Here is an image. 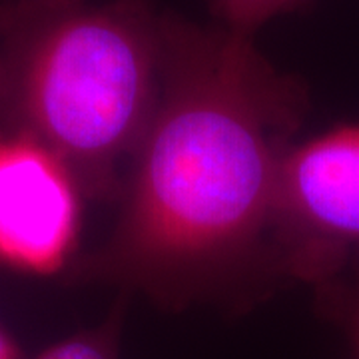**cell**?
<instances>
[{"mask_svg": "<svg viewBox=\"0 0 359 359\" xmlns=\"http://www.w3.org/2000/svg\"><path fill=\"white\" fill-rule=\"evenodd\" d=\"M80 228V188L39 142L0 136V262L54 273L70 257Z\"/></svg>", "mask_w": 359, "mask_h": 359, "instance_id": "277c9868", "label": "cell"}, {"mask_svg": "<svg viewBox=\"0 0 359 359\" xmlns=\"http://www.w3.org/2000/svg\"><path fill=\"white\" fill-rule=\"evenodd\" d=\"M273 233L292 271L332 276L359 256V124L292 146L283 158Z\"/></svg>", "mask_w": 359, "mask_h": 359, "instance_id": "3957f363", "label": "cell"}, {"mask_svg": "<svg viewBox=\"0 0 359 359\" xmlns=\"http://www.w3.org/2000/svg\"><path fill=\"white\" fill-rule=\"evenodd\" d=\"M120 323L122 318L118 309L100 327L65 339L40 353L36 359H118Z\"/></svg>", "mask_w": 359, "mask_h": 359, "instance_id": "8992f818", "label": "cell"}, {"mask_svg": "<svg viewBox=\"0 0 359 359\" xmlns=\"http://www.w3.org/2000/svg\"><path fill=\"white\" fill-rule=\"evenodd\" d=\"M0 114L50 150L80 192L120 186L162 84V16L152 0H18L2 16Z\"/></svg>", "mask_w": 359, "mask_h": 359, "instance_id": "7a4b0ae2", "label": "cell"}, {"mask_svg": "<svg viewBox=\"0 0 359 359\" xmlns=\"http://www.w3.org/2000/svg\"><path fill=\"white\" fill-rule=\"evenodd\" d=\"M308 0H208V6L219 26L254 36L269 20L294 13Z\"/></svg>", "mask_w": 359, "mask_h": 359, "instance_id": "5b68a950", "label": "cell"}, {"mask_svg": "<svg viewBox=\"0 0 359 359\" xmlns=\"http://www.w3.org/2000/svg\"><path fill=\"white\" fill-rule=\"evenodd\" d=\"M0 359H14V347L6 339V335L0 332Z\"/></svg>", "mask_w": 359, "mask_h": 359, "instance_id": "ba28073f", "label": "cell"}, {"mask_svg": "<svg viewBox=\"0 0 359 359\" xmlns=\"http://www.w3.org/2000/svg\"><path fill=\"white\" fill-rule=\"evenodd\" d=\"M308 106L254 36L162 16V84L92 273L162 297L238 268L273 231L282 162Z\"/></svg>", "mask_w": 359, "mask_h": 359, "instance_id": "6da1fadb", "label": "cell"}, {"mask_svg": "<svg viewBox=\"0 0 359 359\" xmlns=\"http://www.w3.org/2000/svg\"><path fill=\"white\" fill-rule=\"evenodd\" d=\"M351 335H353V346H355L359 359V295L358 302H355V308H353V316H351Z\"/></svg>", "mask_w": 359, "mask_h": 359, "instance_id": "52a82bcc", "label": "cell"}]
</instances>
